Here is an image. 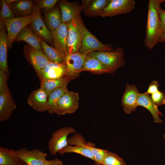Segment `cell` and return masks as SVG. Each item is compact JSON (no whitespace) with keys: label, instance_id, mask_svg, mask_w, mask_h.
Here are the masks:
<instances>
[{"label":"cell","instance_id":"1","mask_svg":"<svg viewBox=\"0 0 165 165\" xmlns=\"http://www.w3.org/2000/svg\"><path fill=\"white\" fill-rule=\"evenodd\" d=\"M164 0H149L148 6L146 35L144 42L149 50L159 42L163 35L161 28L159 10Z\"/></svg>","mask_w":165,"mask_h":165},{"label":"cell","instance_id":"2","mask_svg":"<svg viewBox=\"0 0 165 165\" xmlns=\"http://www.w3.org/2000/svg\"><path fill=\"white\" fill-rule=\"evenodd\" d=\"M68 30V53L78 52L80 49L84 28L81 15L66 23Z\"/></svg>","mask_w":165,"mask_h":165},{"label":"cell","instance_id":"3","mask_svg":"<svg viewBox=\"0 0 165 165\" xmlns=\"http://www.w3.org/2000/svg\"><path fill=\"white\" fill-rule=\"evenodd\" d=\"M88 54L98 59L108 68L112 73L123 67L125 63L124 50L121 47L117 48L113 51H94Z\"/></svg>","mask_w":165,"mask_h":165},{"label":"cell","instance_id":"4","mask_svg":"<svg viewBox=\"0 0 165 165\" xmlns=\"http://www.w3.org/2000/svg\"><path fill=\"white\" fill-rule=\"evenodd\" d=\"M35 15L36 10L33 14L29 16L0 19L5 25L7 32L8 48L11 46L17 35L24 28L29 24Z\"/></svg>","mask_w":165,"mask_h":165},{"label":"cell","instance_id":"5","mask_svg":"<svg viewBox=\"0 0 165 165\" xmlns=\"http://www.w3.org/2000/svg\"><path fill=\"white\" fill-rule=\"evenodd\" d=\"M75 128L71 127H62L54 131L48 142L49 152L55 156L60 150L68 145V135L76 133Z\"/></svg>","mask_w":165,"mask_h":165},{"label":"cell","instance_id":"6","mask_svg":"<svg viewBox=\"0 0 165 165\" xmlns=\"http://www.w3.org/2000/svg\"><path fill=\"white\" fill-rule=\"evenodd\" d=\"M115 50L112 45L104 44L100 42L85 27L81 47L78 52L88 54L94 51H113Z\"/></svg>","mask_w":165,"mask_h":165},{"label":"cell","instance_id":"7","mask_svg":"<svg viewBox=\"0 0 165 165\" xmlns=\"http://www.w3.org/2000/svg\"><path fill=\"white\" fill-rule=\"evenodd\" d=\"M87 54L79 52L68 53L64 60L66 66L64 77L68 78L71 80L78 77L82 72Z\"/></svg>","mask_w":165,"mask_h":165},{"label":"cell","instance_id":"8","mask_svg":"<svg viewBox=\"0 0 165 165\" xmlns=\"http://www.w3.org/2000/svg\"><path fill=\"white\" fill-rule=\"evenodd\" d=\"M79 100L78 93L68 91L60 99L54 113L61 116L75 112L79 108Z\"/></svg>","mask_w":165,"mask_h":165},{"label":"cell","instance_id":"9","mask_svg":"<svg viewBox=\"0 0 165 165\" xmlns=\"http://www.w3.org/2000/svg\"><path fill=\"white\" fill-rule=\"evenodd\" d=\"M134 0H110L100 16L111 17L130 12L134 8Z\"/></svg>","mask_w":165,"mask_h":165},{"label":"cell","instance_id":"10","mask_svg":"<svg viewBox=\"0 0 165 165\" xmlns=\"http://www.w3.org/2000/svg\"><path fill=\"white\" fill-rule=\"evenodd\" d=\"M25 57L34 68L36 74L50 61L42 50L35 48L29 45L24 48Z\"/></svg>","mask_w":165,"mask_h":165},{"label":"cell","instance_id":"11","mask_svg":"<svg viewBox=\"0 0 165 165\" xmlns=\"http://www.w3.org/2000/svg\"><path fill=\"white\" fill-rule=\"evenodd\" d=\"M55 49L65 59L68 54V30L66 24L62 23L57 29L51 31Z\"/></svg>","mask_w":165,"mask_h":165},{"label":"cell","instance_id":"12","mask_svg":"<svg viewBox=\"0 0 165 165\" xmlns=\"http://www.w3.org/2000/svg\"><path fill=\"white\" fill-rule=\"evenodd\" d=\"M19 158L27 165H43L47 154L39 149L29 150L23 148L16 150Z\"/></svg>","mask_w":165,"mask_h":165},{"label":"cell","instance_id":"13","mask_svg":"<svg viewBox=\"0 0 165 165\" xmlns=\"http://www.w3.org/2000/svg\"><path fill=\"white\" fill-rule=\"evenodd\" d=\"M16 108L9 87L0 90V122L8 119Z\"/></svg>","mask_w":165,"mask_h":165},{"label":"cell","instance_id":"14","mask_svg":"<svg viewBox=\"0 0 165 165\" xmlns=\"http://www.w3.org/2000/svg\"><path fill=\"white\" fill-rule=\"evenodd\" d=\"M40 9L37 6L35 16L29 24L30 29L37 36L52 45L51 32L48 30L42 20Z\"/></svg>","mask_w":165,"mask_h":165},{"label":"cell","instance_id":"15","mask_svg":"<svg viewBox=\"0 0 165 165\" xmlns=\"http://www.w3.org/2000/svg\"><path fill=\"white\" fill-rule=\"evenodd\" d=\"M66 66L64 62L57 63L50 62L37 74L40 81L51 79H56L65 76Z\"/></svg>","mask_w":165,"mask_h":165},{"label":"cell","instance_id":"16","mask_svg":"<svg viewBox=\"0 0 165 165\" xmlns=\"http://www.w3.org/2000/svg\"><path fill=\"white\" fill-rule=\"evenodd\" d=\"M139 94V90L135 85L127 84L121 101L126 114H130L135 111L138 106L137 101Z\"/></svg>","mask_w":165,"mask_h":165},{"label":"cell","instance_id":"17","mask_svg":"<svg viewBox=\"0 0 165 165\" xmlns=\"http://www.w3.org/2000/svg\"><path fill=\"white\" fill-rule=\"evenodd\" d=\"M48 94L43 88H40L32 91L28 99V103L34 110L42 112L47 110Z\"/></svg>","mask_w":165,"mask_h":165},{"label":"cell","instance_id":"18","mask_svg":"<svg viewBox=\"0 0 165 165\" xmlns=\"http://www.w3.org/2000/svg\"><path fill=\"white\" fill-rule=\"evenodd\" d=\"M6 26L0 21V70L9 75L7 61V51L8 48V37Z\"/></svg>","mask_w":165,"mask_h":165},{"label":"cell","instance_id":"19","mask_svg":"<svg viewBox=\"0 0 165 165\" xmlns=\"http://www.w3.org/2000/svg\"><path fill=\"white\" fill-rule=\"evenodd\" d=\"M58 3L61 12L62 22L65 24L80 15L82 10L81 6L66 0H60Z\"/></svg>","mask_w":165,"mask_h":165},{"label":"cell","instance_id":"20","mask_svg":"<svg viewBox=\"0 0 165 165\" xmlns=\"http://www.w3.org/2000/svg\"><path fill=\"white\" fill-rule=\"evenodd\" d=\"M138 106L143 107L147 109L152 115L154 122L156 123H161L162 120L160 115H162L158 108V107L153 102L149 94L145 93H139L138 97Z\"/></svg>","mask_w":165,"mask_h":165},{"label":"cell","instance_id":"21","mask_svg":"<svg viewBox=\"0 0 165 165\" xmlns=\"http://www.w3.org/2000/svg\"><path fill=\"white\" fill-rule=\"evenodd\" d=\"M88 71L93 74H100L112 73L111 71L102 63L94 57L87 54L82 72Z\"/></svg>","mask_w":165,"mask_h":165},{"label":"cell","instance_id":"22","mask_svg":"<svg viewBox=\"0 0 165 165\" xmlns=\"http://www.w3.org/2000/svg\"><path fill=\"white\" fill-rule=\"evenodd\" d=\"M42 39L35 35L27 26L17 35L14 41H24L33 47L42 50L40 43Z\"/></svg>","mask_w":165,"mask_h":165},{"label":"cell","instance_id":"23","mask_svg":"<svg viewBox=\"0 0 165 165\" xmlns=\"http://www.w3.org/2000/svg\"><path fill=\"white\" fill-rule=\"evenodd\" d=\"M10 7L18 15L24 16L33 14L37 6H34L33 2L31 0H16Z\"/></svg>","mask_w":165,"mask_h":165},{"label":"cell","instance_id":"24","mask_svg":"<svg viewBox=\"0 0 165 165\" xmlns=\"http://www.w3.org/2000/svg\"><path fill=\"white\" fill-rule=\"evenodd\" d=\"M24 163L16 151L0 147V165H22Z\"/></svg>","mask_w":165,"mask_h":165},{"label":"cell","instance_id":"25","mask_svg":"<svg viewBox=\"0 0 165 165\" xmlns=\"http://www.w3.org/2000/svg\"><path fill=\"white\" fill-rule=\"evenodd\" d=\"M110 0H91L88 6L83 10L87 16L95 17L100 16L108 6Z\"/></svg>","mask_w":165,"mask_h":165},{"label":"cell","instance_id":"26","mask_svg":"<svg viewBox=\"0 0 165 165\" xmlns=\"http://www.w3.org/2000/svg\"><path fill=\"white\" fill-rule=\"evenodd\" d=\"M60 8L56 6L46 14L45 20L47 27L51 31L57 28L62 23L61 12Z\"/></svg>","mask_w":165,"mask_h":165},{"label":"cell","instance_id":"27","mask_svg":"<svg viewBox=\"0 0 165 165\" xmlns=\"http://www.w3.org/2000/svg\"><path fill=\"white\" fill-rule=\"evenodd\" d=\"M71 80L69 78L65 77L56 79H46L40 81V87L44 90L49 95L52 91L58 88L67 86Z\"/></svg>","mask_w":165,"mask_h":165},{"label":"cell","instance_id":"28","mask_svg":"<svg viewBox=\"0 0 165 165\" xmlns=\"http://www.w3.org/2000/svg\"><path fill=\"white\" fill-rule=\"evenodd\" d=\"M68 91L67 86L58 88L49 95L47 110L49 113H54L57 105L61 97Z\"/></svg>","mask_w":165,"mask_h":165},{"label":"cell","instance_id":"29","mask_svg":"<svg viewBox=\"0 0 165 165\" xmlns=\"http://www.w3.org/2000/svg\"><path fill=\"white\" fill-rule=\"evenodd\" d=\"M86 142L81 145H68L60 150L58 153L61 155L66 153H74L81 155L94 161V159L91 151L89 149Z\"/></svg>","mask_w":165,"mask_h":165},{"label":"cell","instance_id":"30","mask_svg":"<svg viewBox=\"0 0 165 165\" xmlns=\"http://www.w3.org/2000/svg\"><path fill=\"white\" fill-rule=\"evenodd\" d=\"M40 43L43 53L50 61L57 63L64 62V59L55 48L49 46L42 39Z\"/></svg>","mask_w":165,"mask_h":165},{"label":"cell","instance_id":"31","mask_svg":"<svg viewBox=\"0 0 165 165\" xmlns=\"http://www.w3.org/2000/svg\"><path fill=\"white\" fill-rule=\"evenodd\" d=\"M102 165H127L123 159L115 153L106 150Z\"/></svg>","mask_w":165,"mask_h":165},{"label":"cell","instance_id":"32","mask_svg":"<svg viewBox=\"0 0 165 165\" xmlns=\"http://www.w3.org/2000/svg\"><path fill=\"white\" fill-rule=\"evenodd\" d=\"M86 145L93 153L95 165H102V162L106 150L96 147L94 144L90 141L87 142Z\"/></svg>","mask_w":165,"mask_h":165},{"label":"cell","instance_id":"33","mask_svg":"<svg viewBox=\"0 0 165 165\" xmlns=\"http://www.w3.org/2000/svg\"><path fill=\"white\" fill-rule=\"evenodd\" d=\"M13 10L6 3L5 0L2 1V9L0 14V19H8L13 17Z\"/></svg>","mask_w":165,"mask_h":165},{"label":"cell","instance_id":"34","mask_svg":"<svg viewBox=\"0 0 165 165\" xmlns=\"http://www.w3.org/2000/svg\"><path fill=\"white\" fill-rule=\"evenodd\" d=\"M38 3V7L39 9L44 8L49 11L53 9L55 7L57 0H37Z\"/></svg>","mask_w":165,"mask_h":165},{"label":"cell","instance_id":"35","mask_svg":"<svg viewBox=\"0 0 165 165\" xmlns=\"http://www.w3.org/2000/svg\"><path fill=\"white\" fill-rule=\"evenodd\" d=\"M151 97L153 102L157 107L165 105V96L162 92L158 90L152 94Z\"/></svg>","mask_w":165,"mask_h":165},{"label":"cell","instance_id":"36","mask_svg":"<svg viewBox=\"0 0 165 165\" xmlns=\"http://www.w3.org/2000/svg\"><path fill=\"white\" fill-rule=\"evenodd\" d=\"M9 75L2 70H0V90L9 87L7 82Z\"/></svg>","mask_w":165,"mask_h":165},{"label":"cell","instance_id":"37","mask_svg":"<svg viewBox=\"0 0 165 165\" xmlns=\"http://www.w3.org/2000/svg\"><path fill=\"white\" fill-rule=\"evenodd\" d=\"M159 84L157 81H153L150 84L146 92H145L148 94H152L158 90Z\"/></svg>","mask_w":165,"mask_h":165},{"label":"cell","instance_id":"38","mask_svg":"<svg viewBox=\"0 0 165 165\" xmlns=\"http://www.w3.org/2000/svg\"><path fill=\"white\" fill-rule=\"evenodd\" d=\"M161 28L163 35L165 33V10L160 7L159 10Z\"/></svg>","mask_w":165,"mask_h":165},{"label":"cell","instance_id":"39","mask_svg":"<svg viewBox=\"0 0 165 165\" xmlns=\"http://www.w3.org/2000/svg\"><path fill=\"white\" fill-rule=\"evenodd\" d=\"M43 165H63L62 161L56 158L51 160H46Z\"/></svg>","mask_w":165,"mask_h":165},{"label":"cell","instance_id":"40","mask_svg":"<svg viewBox=\"0 0 165 165\" xmlns=\"http://www.w3.org/2000/svg\"><path fill=\"white\" fill-rule=\"evenodd\" d=\"M5 1L7 5L10 7L11 4L16 0H6Z\"/></svg>","mask_w":165,"mask_h":165},{"label":"cell","instance_id":"41","mask_svg":"<svg viewBox=\"0 0 165 165\" xmlns=\"http://www.w3.org/2000/svg\"><path fill=\"white\" fill-rule=\"evenodd\" d=\"M165 42V33L163 34L160 39V42L163 43Z\"/></svg>","mask_w":165,"mask_h":165},{"label":"cell","instance_id":"42","mask_svg":"<svg viewBox=\"0 0 165 165\" xmlns=\"http://www.w3.org/2000/svg\"><path fill=\"white\" fill-rule=\"evenodd\" d=\"M163 139L165 140V134H163Z\"/></svg>","mask_w":165,"mask_h":165},{"label":"cell","instance_id":"43","mask_svg":"<svg viewBox=\"0 0 165 165\" xmlns=\"http://www.w3.org/2000/svg\"><path fill=\"white\" fill-rule=\"evenodd\" d=\"M22 165H27L24 163Z\"/></svg>","mask_w":165,"mask_h":165}]
</instances>
